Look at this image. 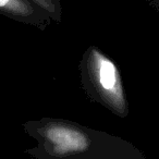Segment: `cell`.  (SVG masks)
<instances>
[{
  "label": "cell",
  "instance_id": "6da1fadb",
  "mask_svg": "<svg viewBox=\"0 0 159 159\" xmlns=\"http://www.w3.org/2000/svg\"><path fill=\"white\" fill-rule=\"evenodd\" d=\"M23 129L37 142L24 152L37 159H146L131 142L70 120L44 117Z\"/></svg>",
  "mask_w": 159,
  "mask_h": 159
},
{
  "label": "cell",
  "instance_id": "7a4b0ae2",
  "mask_svg": "<svg viewBox=\"0 0 159 159\" xmlns=\"http://www.w3.org/2000/svg\"><path fill=\"white\" fill-rule=\"evenodd\" d=\"M80 83L86 98L117 117L130 113L121 73L113 60L97 46L86 48L79 63Z\"/></svg>",
  "mask_w": 159,
  "mask_h": 159
},
{
  "label": "cell",
  "instance_id": "3957f363",
  "mask_svg": "<svg viewBox=\"0 0 159 159\" xmlns=\"http://www.w3.org/2000/svg\"><path fill=\"white\" fill-rule=\"evenodd\" d=\"M0 16L45 31L51 19L30 0H0Z\"/></svg>",
  "mask_w": 159,
  "mask_h": 159
},
{
  "label": "cell",
  "instance_id": "277c9868",
  "mask_svg": "<svg viewBox=\"0 0 159 159\" xmlns=\"http://www.w3.org/2000/svg\"><path fill=\"white\" fill-rule=\"evenodd\" d=\"M49 16L51 21L57 24L62 22V5L60 0H30Z\"/></svg>",
  "mask_w": 159,
  "mask_h": 159
},
{
  "label": "cell",
  "instance_id": "5b68a950",
  "mask_svg": "<svg viewBox=\"0 0 159 159\" xmlns=\"http://www.w3.org/2000/svg\"><path fill=\"white\" fill-rule=\"evenodd\" d=\"M147 2L155 11L159 13V0H147Z\"/></svg>",
  "mask_w": 159,
  "mask_h": 159
}]
</instances>
